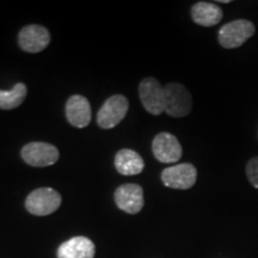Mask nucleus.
I'll use <instances>...</instances> for the list:
<instances>
[{
	"mask_svg": "<svg viewBox=\"0 0 258 258\" xmlns=\"http://www.w3.org/2000/svg\"><path fill=\"white\" fill-rule=\"evenodd\" d=\"M62 202L61 195L53 188H38L29 194L25 208L32 215L46 217L56 212Z\"/></svg>",
	"mask_w": 258,
	"mask_h": 258,
	"instance_id": "nucleus-1",
	"label": "nucleus"
},
{
	"mask_svg": "<svg viewBox=\"0 0 258 258\" xmlns=\"http://www.w3.org/2000/svg\"><path fill=\"white\" fill-rule=\"evenodd\" d=\"M165 91V112L172 117H184L192 108V98L188 89L178 83H169Z\"/></svg>",
	"mask_w": 258,
	"mask_h": 258,
	"instance_id": "nucleus-2",
	"label": "nucleus"
},
{
	"mask_svg": "<svg viewBox=\"0 0 258 258\" xmlns=\"http://www.w3.org/2000/svg\"><path fill=\"white\" fill-rule=\"evenodd\" d=\"M254 25L252 22L238 19L231 23L225 24L219 31V43L226 49H233L238 48L253 36Z\"/></svg>",
	"mask_w": 258,
	"mask_h": 258,
	"instance_id": "nucleus-3",
	"label": "nucleus"
},
{
	"mask_svg": "<svg viewBox=\"0 0 258 258\" xmlns=\"http://www.w3.org/2000/svg\"><path fill=\"white\" fill-rule=\"evenodd\" d=\"M128 109L129 103L124 96H111L99 109L97 114V123L103 129L114 128L125 117Z\"/></svg>",
	"mask_w": 258,
	"mask_h": 258,
	"instance_id": "nucleus-4",
	"label": "nucleus"
},
{
	"mask_svg": "<svg viewBox=\"0 0 258 258\" xmlns=\"http://www.w3.org/2000/svg\"><path fill=\"white\" fill-rule=\"evenodd\" d=\"M139 96L145 110L152 115L165 111V91L154 78H145L139 85Z\"/></svg>",
	"mask_w": 258,
	"mask_h": 258,
	"instance_id": "nucleus-5",
	"label": "nucleus"
},
{
	"mask_svg": "<svg viewBox=\"0 0 258 258\" xmlns=\"http://www.w3.org/2000/svg\"><path fill=\"white\" fill-rule=\"evenodd\" d=\"M22 158L30 166L46 167L59 160V151L50 144L35 141L22 148Z\"/></svg>",
	"mask_w": 258,
	"mask_h": 258,
	"instance_id": "nucleus-6",
	"label": "nucleus"
},
{
	"mask_svg": "<svg viewBox=\"0 0 258 258\" xmlns=\"http://www.w3.org/2000/svg\"><path fill=\"white\" fill-rule=\"evenodd\" d=\"M198 179V170L192 164L184 163L166 167L161 172V182L167 188L186 190L192 188Z\"/></svg>",
	"mask_w": 258,
	"mask_h": 258,
	"instance_id": "nucleus-7",
	"label": "nucleus"
},
{
	"mask_svg": "<svg viewBox=\"0 0 258 258\" xmlns=\"http://www.w3.org/2000/svg\"><path fill=\"white\" fill-rule=\"evenodd\" d=\"M50 35L47 28L38 24H30L22 29L18 35L19 47L27 53H40L48 47Z\"/></svg>",
	"mask_w": 258,
	"mask_h": 258,
	"instance_id": "nucleus-8",
	"label": "nucleus"
},
{
	"mask_svg": "<svg viewBox=\"0 0 258 258\" xmlns=\"http://www.w3.org/2000/svg\"><path fill=\"white\" fill-rule=\"evenodd\" d=\"M152 152L160 163L171 164L180 159L183 151L178 139L175 135L163 132L153 139Z\"/></svg>",
	"mask_w": 258,
	"mask_h": 258,
	"instance_id": "nucleus-9",
	"label": "nucleus"
},
{
	"mask_svg": "<svg viewBox=\"0 0 258 258\" xmlns=\"http://www.w3.org/2000/svg\"><path fill=\"white\" fill-rule=\"evenodd\" d=\"M116 206L128 214H138L144 208V190L138 184H123L115 190Z\"/></svg>",
	"mask_w": 258,
	"mask_h": 258,
	"instance_id": "nucleus-10",
	"label": "nucleus"
},
{
	"mask_svg": "<svg viewBox=\"0 0 258 258\" xmlns=\"http://www.w3.org/2000/svg\"><path fill=\"white\" fill-rule=\"evenodd\" d=\"M66 117L73 127H88L91 122V105L88 98L80 95L70 97L66 103Z\"/></svg>",
	"mask_w": 258,
	"mask_h": 258,
	"instance_id": "nucleus-11",
	"label": "nucleus"
},
{
	"mask_svg": "<svg viewBox=\"0 0 258 258\" xmlns=\"http://www.w3.org/2000/svg\"><path fill=\"white\" fill-rule=\"evenodd\" d=\"M95 244L88 237L71 238L57 249V258H95Z\"/></svg>",
	"mask_w": 258,
	"mask_h": 258,
	"instance_id": "nucleus-12",
	"label": "nucleus"
},
{
	"mask_svg": "<svg viewBox=\"0 0 258 258\" xmlns=\"http://www.w3.org/2000/svg\"><path fill=\"white\" fill-rule=\"evenodd\" d=\"M115 167L122 176H134L143 172L145 163L138 152L129 148H123L116 153Z\"/></svg>",
	"mask_w": 258,
	"mask_h": 258,
	"instance_id": "nucleus-13",
	"label": "nucleus"
},
{
	"mask_svg": "<svg viewBox=\"0 0 258 258\" xmlns=\"http://www.w3.org/2000/svg\"><path fill=\"white\" fill-rule=\"evenodd\" d=\"M191 17L201 27H214L222 19V10L212 3L200 2L191 8Z\"/></svg>",
	"mask_w": 258,
	"mask_h": 258,
	"instance_id": "nucleus-14",
	"label": "nucleus"
},
{
	"mask_svg": "<svg viewBox=\"0 0 258 258\" xmlns=\"http://www.w3.org/2000/svg\"><path fill=\"white\" fill-rule=\"evenodd\" d=\"M28 95L27 85L24 83H18L10 91L0 90V109L3 110H12L18 108L24 102Z\"/></svg>",
	"mask_w": 258,
	"mask_h": 258,
	"instance_id": "nucleus-15",
	"label": "nucleus"
},
{
	"mask_svg": "<svg viewBox=\"0 0 258 258\" xmlns=\"http://www.w3.org/2000/svg\"><path fill=\"white\" fill-rule=\"evenodd\" d=\"M246 176L251 184L258 189V157L249 160L246 165Z\"/></svg>",
	"mask_w": 258,
	"mask_h": 258,
	"instance_id": "nucleus-16",
	"label": "nucleus"
}]
</instances>
